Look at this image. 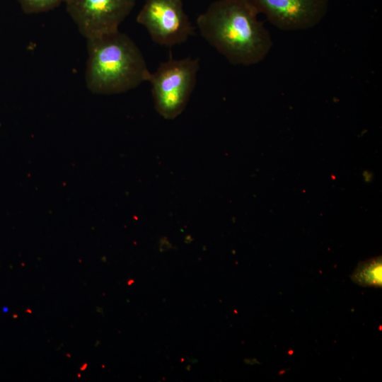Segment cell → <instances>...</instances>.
Masks as SVG:
<instances>
[{"instance_id":"obj_1","label":"cell","mask_w":382,"mask_h":382,"mask_svg":"<svg viewBox=\"0 0 382 382\" xmlns=\"http://www.w3.org/2000/svg\"><path fill=\"white\" fill-rule=\"evenodd\" d=\"M248 0H217L197 19L202 37L233 64L260 62L272 41Z\"/></svg>"},{"instance_id":"obj_5","label":"cell","mask_w":382,"mask_h":382,"mask_svg":"<svg viewBox=\"0 0 382 382\" xmlns=\"http://www.w3.org/2000/svg\"><path fill=\"white\" fill-rule=\"evenodd\" d=\"M136 0H65L66 11L80 33L92 38L119 30Z\"/></svg>"},{"instance_id":"obj_3","label":"cell","mask_w":382,"mask_h":382,"mask_svg":"<svg viewBox=\"0 0 382 382\" xmlns=\"http://www.w3.org/2000/svg\"><path fill=\"white\" fill-rule=\"evenodd\" d=\"M199 68L197 58H170L150 73L148 81L154 106L161 117L173 120L183 112L195 88Z\"/></svg>"},{"instance_id":"obj_8","label":"cell","mask_w":382,"mask_h":382,"mask_svg":"<svg viewBox=\"0 0 382 382\" xmlns=\"http://www.w3.org/2000/svg\"><path fill=\"white\" fill-rule=\"evenodd\" d=\"M25 13H37L54 9L65 0H17Z\"/></svg>"},{"instance_id":"obj_9","label":"cell","mask_w":382,"mask_h":382,"mask_svg":"<svg viewBox=\"0 0 382 382\" xmlns=\"http://www.w3.org/2000/svg\"><path fill=\"white\" fill-rule=\"evenodd\" d=\"M132 283H134V280L132 279L128 282L129 285L132 284Z\"/></svg>"},{"instance_id":"obj_4","label":"cell","mask_w":382,"mask_h":382,"mask_svg":"<svg viewBox=\"0 0 382 382\" xmlns=\"http://www.w3.org/2000/svg\"><path fill=\"white\" fill-rule=\"evenodd\" d=\"M137 21L154 42L167 47L185 42L195 31L182 0H146Z\"/></svg>"},{"instance_id":"obj_6","label":"cell","mask_w":382,"mask_h":382,"mask_svg":"<svg viewBox=\"0 0 382 382\" xmlns=\"http://www.w3.org/2000/svg\"><path fill=\"white\" fill-rule=\"evenodd\" d=\"M258 13L284 31L313 28L325 17L329 0H248Z\"/></svg>"},{"instance_id":"obj_7","label":"cell","mask_w":382,"mask_h":382,"mask_svg":"<svg viewBox=\"0 0 382 382\" xmlns=\"http://www.w3.org/2000/svg\"><path fill=\"white\" fill-rule=\"evenodd\" d=\"M352 279L361 286L381 287V257L361 262L351 275Z\"/></svg>"},{"instance_id":"obj_2","label":"cell","mask_w":382,"mask_h":382,"mask_svg":"<svg viewBox=\"0 0 382 382\" xmlns=\"http://www.w3.org/2000/svg\"><path fill=\"white\" fill-rule=\"evenodd\" d=\"M86 82L97 94H116L148 81L150 71L135 42L119 30L87 39Z\"/></svg>"}]
</instances>
